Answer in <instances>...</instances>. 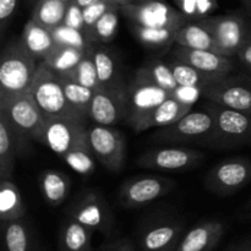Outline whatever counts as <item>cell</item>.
I'll use <instances>...</instances> for the list:
<instances>
[{
    "mask_svg": "<svg viewBox=\"0 0 251 251\" xmlns=\"http://www.w3.org/2000/svg\"><path fill=\"white\" fill-rule=\"evenodd\" d=\"M1 232L5 251H34L33 235L24 218L1 222Z\"/></svg>",
    "mask_w": 251,
    "mask_h": 251,
    "instance_id": "obj_26",
    "label": "cell"
},
{
    "mask_svg": "<svg viewBox=\"0 0 251 251\" xmlns=\"http://www.w3.org/2000/svg\"><path fill=\"white\" fill-rule=\"evenodd\" d=\"M120 12L132 25L149 28L179 29L190 22L178 9L163 0H137L122 5Z\"/></svg>",
    "mask_w": 251,
    "mask_h": 251,
    "instance_id": "obj_7",
    "label": "cell"
},
{
    "mask_svg": "<svg viewBox=\"0 0 251 251\" xmlns=\"http://www.w3.org/2000/svg\"><path fill=\"white\" fill-rule=\"evenodd\" d=\"M71 1H74V2H76V4L77 5H80L81 7H86V6H88V5H91V4H93V2H97V1H100V0H71Z\"/></svg>",
    "mask_w": 251,
    "mask_h": 251,
    "instance_id": "obj_46",
    "label": "cell"
},
{
    "mask_svg": "<svg viewBox=\"0 0 251 251\" xmlns=\"http://www.w3.org/2000/svg\"><path fill=\"white\" fill-rule=\"evenodd\" d=\"M90 53L95 63L100 85L110 86L122 81L119 77L118 58L109 48L100 44H92Z\"/></svg>",
    "mask_w": 251,
    "mask_h": 251,
    "instance_id": "obj_28",
    "label": "cell"
},
{
    "mask_svg": "<svg viewBox=\"0 0 251 251\" xmlns=\"http://www.w3.org/2000/svg\"><path fill=\"white\" fill-rule=\"evenodd\" d=\"M60 76H65V77L71 78V80H74L75 82L80 83V85L82 86H86V87L91 88V90L93 91L102 87L90 50H88L87 54L81 59V61L75 66V68H73L69 73Z\"/></svg>",
    "mask_w": 251,
    "mask_h": 251,
    "instance_id": "obj_36",
    "label": "cell"
},
{
    "mask_svg": "<svg viewBox=\"0 0 251 251\" xmlns=\"http://www.w3.org/2000/svg\"><path fill=\"white\" fill-rule=\"evenodd\" d=\"M203 107L213 117V130L205 146L225 150L251 145V114L229 109L208 100Z\"/></svg>",
    "mask_w": 251,
    "mask_h": 251,
    "instance_id": "obj_3",
    "label": "cell"
},
{
    "mask_svg": "<svg viewBox=\"0 0 251 251\" xmlns=\"http://www.w3.org/2000/svg\"><path fill=\"white\" fill-rule=\"evenodd\" d=\"M38 142L64 157L80 149H91L87 120L80 118H46Z\"/></svg>",
    "mask_w": 251,
    "mask_h": 251,
    "instance_id": "obj_4",
    "label": "cell"
},
{
    "mask_svg": "<svg viewBox=\"0 0 251 251\" xmlns=\"http://www.w3.org/2000/svg\"><path fill=\"white\" fill-rule=\"evenodd\" d=\"M93 230L69 217L63 222L58 238L59 251H92Z\"/></svg>",
    "mask_w": 251,
    "mask_h": 251,
    "instance_id": "obj_22",
    "label": "cell"
},
{
    "mask_svg": "<svg viewBox=\"0 0 251 251\" xmlns=\"http://www.w3.org/2000/svg\"><path fill=\"white\" fill-rule=\"evenodd\" d=\"M212 130L213 117L202 105L200 110H190L171 126L159 129L152 135V140L158 144H200L205 146Z\"/></svg>",
    "mask_w": 251,
    "mask_h": 251,
    "instance_id": "obj_6",
    "label": "cell"
},
{
    "mask_svg": "<svg viewBox=\"0 0 251 251\" xmlns=\"http://www.w3.org/2000/svg\"><path fill=\"white\" fill-rule=\"evenodd\" d=\"M91 149H80L65 154L61 158L81 176H90L95 171V159Z\"/></svg>",
    "mask_w": 251,
    "mask_h": 251,
    "instance_id": "obj_39",
    "label": "cell"
},
{
    "mask_svg": "<svg viewBox=\"0 0 251 251\" xmlns=\"http://www.w3.org/2000/svg\"><path fill=\"white\" fill-rule=\"evenodd\" d=\"M87 51L88 50H82V49L74 48V47L56 44L42 63L46 64L48 68H50L59 75H64L73 68H75L80 63L81 59L87 54Z\"/></svg>",
    "mask_w": 251,
    "mask_h": 251,
    "instance_id": "obj_32",
    "label": "cell"
},
{
    "mask_svg": "<svg viewBox=\"0 0 251 251\" xmlns=\"http://www.w3.org/2000/svg\"><path fill=\"white\" fill-rule=\"evenodd\" d=\"M225 225L220 221H203L184 233L176 251H211L225 234Z\"/></svg>",
    "mask_w": 251,
    "mask_h": 251,
    "instance_id": "obj_20",
    "label": "cell"
},
{
    "mask_svg": "<svg viewBox=\"0 0 251 251\" xmlns=\"http://www.w3.org/2000/svg\"><path fill=\"white\" fill-rule=\"evenodd\" d=\"M68 216L93 232L109 234L114 226V217L109 205L97 190H85L76 196L68 208Z\"/></svg>",
    "mask_w": 251,
    "mask_h": 251,
    "instance_id": "obj_11",
    "label": "cell"
},
{
    "mask_svg": "<svg viewBox=\"0 0 251 251\" xmlns=\"http://www.w3.org/2000/svg\"><path fill=\"white\" fill-rule=\"evenodd\" d=\"M51 32H53L55 44L74 47V48L82 49V50H90V48L92 47V43L86 38L82 31L69 27L64 24L51 29Z\"/></svg>",
    "mask_w": 251,
    "mask_h": 251,
    "instance_id": "obj_38",
    "label": "cell"
},
{
    "mask_svg": "<svg viewBox=\"0 0 251 251\" xmlns=\"http://www.w3.org/2000/svg\"><path fill=\"white\" fill-rule=\"evenodd\" d=\"M171 96V92L159 87L144 69L140 68L127 85V117L125 122L132 129L140 120Z\"/></svg>",
    "mask_w": 251,
    "mask_h": 251,
    "instance_id": "obj_8",
    "label": "cell"
},
{
    "mask_svg": "<svg viewBox=\"0 0 251 251\" xmlns=\"http://www.w3.org/2000/svg\"><path fill=\"white\" fill-rule=\"evenodd\" d=\"M168 63L169 65H171L174 77H176L179 86L195 87L201 91L202 88L207 87V86L220 81L221 78L226 77V76L210 75V74L202 73V71L190 66L189 64H185L183 63V61L176 60V59L173 58H171V60H169Z\"/></svg>",
    "mask_w": 251,
    "mask_h": 251,
    "instance_id": "obj_29",
    "label": "cell"
},
{
    "mask_svg": "<svg viewBox=\"0 0 251 251\" xmlns=\"http://www.w3.org/2000/svg\"><path fill=\"white\" fill-rule=\"evenodd\" d=\"M176 181L166 176H139L127 179L118 191V202L124 208H139L166 196Z\"/></svg>",
    "mask_w": 251,
    "mask_h": 251,
    "instance_id": "obj_13",
    "label": "cell"
},
{
    "mask_svg": "<svg viewBox=\"0 0 251 251\" xmlns=\"http://www.w3.org/2000/svg\"><path fill=\"white\" fill-rule=\"evenodd\" d=\"M63 1H68L69 2V1H71V0H63Z\"/></svg>",
    "mask_w": 251,
    "mask_h": 251,
    "instance_id": "obj_51",
    "label": "cell"
},
{
    "mask_svg": "<svg viewBox=\"0 0 251 251\" xmlns=\"http://www.w3.org/2000/svg\"><path fill=\"white\" fill-rule=\"evenodd\" d=\"M131 31L137 41L150 49H163L176 44L178 29L171 28H149L131 24Z\"/></svg>",
    "mask_w": 251,
    "mask_h": 251,
    "instance_id": "obj_34",
    "label": "cell"
},
{
    "mask_svg": "<svg viewBox=\"0 0 251 251\" xmlns=\"http://www.w3.org/2000/svg\"><path fill=\"white\" fill-rule=\"evenodd\" d=\"M0 113L6 117L14 131L19 156L28 153L29 141L38 142L46 123V117L29 91L0 102Z\"/></svg>",
    "mask_w": 251,
    "mask_h": 251,
    "instance_id": "obj_2",
    "label": "cell"
},
{
    "mask_svg": "<svg viewBox=\"0 0 251 251\" xmlns=\"http://www.w3.org/2000/svg\"><path fill=\"white\" fill-rule=\"evenodd\" d=\"M193 105L174 97L173 95L166 100L157 105L152 112H150L144 119L140 120L132 130L135 132H144L150 129H162V127L171 126L172 124L178 122L179 119L188 114Z\"/></svg>",
    "mask_w": 251,
    "mask_h": 251,
    "instance_id": "obj_19",
    "label": "cell"
},
{
    "mask_svg": "<svg viewBox=\"0 0 251 251\" xmlns=\"http://www.w3.org/2000/svg\"><path fill=\"white\" fill-rule=\"evenodd\" d=\"M38 66L39 61L25 48L21 39L9 42L0 59V102L27 92Z\"/></svg>",
    "mask_w": 251,
    "mask_h": 251,
    "instance_id": "obj_1",
    "label": "cell"
},
{
    "mask_svg": "<svg viewBox=\"0 0 251 251\" xmlns=\"http://www.w3.org/2000/svg\"><path fill=\"white\" fill-rule=\"evenodd\" d=\"M112 1L117 2V4H119L120 6H122V5H125V4H130V2L137 1V0H112Z\"/></svg>",
    "mask_w": 251,
    "mask_h": 251,
    "instance_id": "obj_49",
    "label": "cell"
},
{
    "mask_svg": "<svg viewBox=\"0 0 251 251\" xmlns=\"http://www.w3.org/2000/svg\"><path fill=\"white\" fill-rule=\"evenodd\" d=\"M25 213L26 207L19 188L12 180H0V221L21 220Z\"/></svg>",
    "mask_w": 251,
    "mask_h": 251,
    "instance_id": "obj_27",
    "label": "cell"
},
{
    "mask_svg": "<svg viewBox=\"0 0 251 251\" xmlns=\"http://www.w3.org/2000/svg\"><path fill=\"white\" fill-rule=\"evenodd\" d=\"M237 58L240 64L251 73V39L240 49L239 53L237 54Z\"/></svg>",
    "mask_w": 251,
    "mask_h": 251,
    "instance_id": "obj_44",
    "label": "cell"
},
{
    "mask_svg": "<svg viewBox=\"0 0 251 251\" xmlns=\"http://www.w3.org/2000/svg\"><path fill=\"white\" fill-rule=\"evenodd\" d=\"M17 6V0H0V34L4 36Z\"/></svg>",
    "mask_w": 251,
    "mask_h": 251,
    "instance_id": "obj_42",
    "label": "cell"
},
{
    "mask_svg": "<svg viewBox=\"0 0 251 251\" xmlns=\"http://www.w3.org/2000/svg\"><path fill=\"white\" fill-rule=\"evenodd\" d=\"M205 153L199 150L184 146L157 147L145 152L137 158L136 164L141 168L161 172H179L199 166Z\"/></svg>",
    "mask_w": 251,
    "mask_h": 251,
    "instance_id": "obj_15",
    "label": "cell"
},
{
    "mask_svg": "<svg viewBox=\"0 0 251 251\" xmlns=\"http://www.w3.org/2000/svg\"><path fill=\"white\" fill-rule=\"evenodd\" d=\"M68 4L63 0H37L31 19L47 28L54 29L64 22Z\"/></svg>",
    "mask_w": 251,
    "mask_h": 251,
    "instance_id": "obj_31",
    "label": "cell"
},
{
    "mask_svg": "<svg viewBox=\"0 0 251 251\" xmlns=\"http://www.w3.org/2000/svg\"><path fill=\"white\" fill-rule=\"evenodd\" d=\"M208 102L251 114V80L243 76H226L201 90Z\"/></svg>",
    "mask_w": 251,
    "mask_h": 251,
    "instance_id": "obj_16",
    "label": "cell"
},
{
    "mask_svg": "<svg viewBox=\"0 0 251 251\" xmlns=\"http://www.w3.org/2000/svg\"><path fill=\"white\" fill-rule=\"evenodd\" d=\"M88 142L93 156L110 172H120L126 157L124 135L113 126L88 125Z\"/></svg>",
    "mask_w": 251,
    "mask_h": 251,
    "instance_id": "obj_14",
    "label": "cell"
},
{
    "mask_svg": "<svg viewBox=\"0 0 251 251\" xmlns=\"http://www.w3.org/2000/svg\"><path fill=\"white\" fill-rule=\"evenodd\" d=\"M63 24L83 32V29H85V19H83L82 7L76 4V2L69 1Z\"/></svg>",
    "mask_w": 251,
    "mask_h": 251,
    "instance_id": "obj_41",
    "label": "cell"
},
{
    "mask_svg": "<svg viewBox=\"0 0 251 251\" xmlns=\"http://www.w3.org/2000/svg\"><path fill=\"white\" fill-rule=\"evenodd\" d=\"M244 215L247 216V217H251V198L247 202V205L244 206Z\"/></svg>",
    "mask_w": 251,
    "mask_h": 251,
    "instance_id": "obj_48",
    "label": "cell"
},
{
    "mask_svg": "<svg viewBox=\"0 0 251 251\" xmlns=\"http://www.w3.org/2000/svg\"></svg>",
    "mask_w": 251,
    "mask_h": 251,
    "instance_id": "obj_52",
    "label": "cell"
},
{
    "mask_svg": "<svg viewBox=\"0 0 251 251\" xmlns=\"http://www.w3.org/2000/svg\"><path fill=\"white\" fill-rule=\"evenodd\" d=\"M60 78L61 82H63L65 97L74 112L83 119H90L88 114H90L91 103H92L95 91L86 87V86L80 85V83L75 82L74 80L65 77V76H60Z\"/></svg>",
    "mask_w": 251,
    "mask_h": 251,
    "instance_id": "obj_30",
    "label": "cell"
},
{
    "mask_svg": "<svg viewBox=\"0 0 251 251\" xmlns=\"http://www.w3.org/2000/svg\"><path fill=\"white\" fill-rule=\"evenodd\" d=\"M242 5L244 6V9L247 10L248 14L251 16V0H240Z\"/></svg>",
    "mask_w": 251,
    "mask_h": 251,
    "instance_id": "obj_47",
    "label": "cell"
},
{
    "mask_svg": "<svg viewBox=\"0 0 251 251\" xmlns=\"http://www.w3.org/2000/svg\"><path fill=\"white\" fill-rule=\"evenodd\" d=\"M171 58L189 64L193 68L210 75L228 76L234 69L232 56L223 55L211 50L190 49L178 44H174L172 48Z\"/></svg>",
    "mask_w": 251,
    "mask_h": 251,
    "instance_id": "obj_18",
    "label": "cell"
},
{
    "mask_svg": "<svg viewBox=\"0 0 251 251\" xmlns=\"http://www.w3.org/2000/svg\"><path fill=\"white\" fill-rule=\"evenodd\" d=\"M145 70V73L159 86V87L164 88L168 92L173 95L176 90L179 88V83L176 82V77L173 75L171 65L167 61L162 60V59L153 58L150 59L149 61L141 66Z\"/></svg>",
    "mask_w": 251,
    "mask_h": 251,
    "instance_id": "obj_35",
    "label": "cell"
},
{
    "mask_svg": "<svg viewBox=\"0 0 251 251\" xmlns=\"http://www.w3.org/2000/svg\"><path fill=\"white\" fill-rule=\"evenodd\" d=\"M127 117V85L123 81L95 91L88 118L93 124L114 126Z\"/></svg>",
    "mask_w": 251,
    "mask_h": 251,
    "instance_id": "obj_12",
    "label": "cell"
},
{
    "mask_svg": "<svg viewBox=\"0 0 251 251\" xmlns=\"http://www.w3.org/2000/svg\"><path fill=\"white\" fill-rule=\"evenodd\" d=\"M223 55L237 56L240 49L251 39V28L247 20L238 14L217 15L202 19Z\"/></svg>",
    "mask_w": 251,
    "mask_h": 251,
    "instance_id": "obj_10",
    "label": "cell"
},
{
    "mask_svg": "<svg viewBox=\"0 0 251 251\" xmlns=\"http://www.w3.org/2000/svg\"><path fill=\"white\" fill-rule=\"evenodd\" d=\"M38 185L47 205L58 207L70 194L71 180L63 172L47 169L39 174Z\"/></svg>",
    "mask_w": 251,
    "mask_h": 251,
    "instance_id": "obj_23",
    "label": "cell"
},
{
    "mask_svg": "<svg viewBox=\"0 0 251 251\" xmlns=\"http://www.w3.org/2000/svg\"><path fill=\"white\" fill-rule=\"evenodd\" d=\"M114 6H120V5L112 1V0H100V1L93 2V4L83 7V19H85V29H83V33L86 31H88L108 10L113 9Z\"/></svg>",
    "mask_w": 251,
    "mask_h": 251,
    "instance_id": "obj_40",
    "label": "cell"
},
{
    "mask_svg": "<svg viewBox=\"0 0 251 251\" xmlns=\"http://www.w3.org/2000/svg\"><path fill=\"white\" fill-rule=\"evenodd\" d=\"M176 44L190 49H200V50H211L220 53L212 33L201 20L200 21H190L180 27L176 32Z\"/></svg>",
    "mask_w": 251,
    "mask_h": 251,
    "instance_id": "obj_24",
    "label": "cell"
},
{
    "mask_svg": "<svg viewBox=\"0 0 251 251\" xmlns=\"http://www.w3.org/2000/svg\"><path fill=\"white\" fill-rule=\"evenodd\" d=\"M120 6L108 10L88 31L85 36L92 44H107L114 39L119 26Z\"/></svg>",
    "mask_w": 251,
    "mask_h": 251,
    "instance_id": "obj_33",
    "label": "cell"
},
{
    "mask_svg": "<svg viewBox=\"0 0 251 251\" xmlns=\"http://www.w3.org/2000/svg\"><path fill=\"white\" fill-rule=\"evenodd\" d=\"M228 251H251V239L242 243V244L237 245V247H233L232 249Z\"/></svg>",
    "mask_w": 251,
    "mask_h": 251,
    "instance_id": "obj_45",
    "label": "cell"
},
{
    "mask_svg": "<svg viewBox=\"0 0 251 251\" xmlns=\"http://www.w3.org/2000/svg\"><path fill=\"white\" fill-rule=\"evenodd\" d=\"M28 91L46 118L65 117L83 119L78 117L69 104L59 74L44 63H39L38 70Z\"/></svg>",
    "mask_w": 251,
    "mask_h": 251,
    "instance_id": "obj_5",
    "label": "cell"
},
{
    "mask_svg": "<svg viewBox=\"0 0 251 251\" xmlns=\"http://www.w3.org/2000/svg\"><path fill=\"white\" fill-rule=\"evenodd\" d=\"M100 251H136L134 243L129 239H117L100 249Z\"/></svg>",
    "mask_w": 251,
    "mask_h": 251,
    "instance_id": "obj_43",
    "label": "cell"
},
{
    "mask_svg": "<svg viewBox=\"0 0 251 251\" xmlns=\"http://www.w3.org/2000/svg\"><path fill=\"white\" fill-rule=\"evenodd\" d=\"M17 156L14 131L6 117L0 113V180H12Z\"/></svg>",
    "mask_w": 251,
    "mask_h": 251,
    "instance_id": "obj_25",
    "label": "cell"
},
{
    "mask_svg": "<svg viewBox=\"0 0 251 251\" xmlns=\"http://www.w3.org/2000/svg\"><path fill=\"white\" fill-rule=\"evenodd\" d=\"M29 1H31V2H36L37 0H29Z\"/></svg>",
    "mask_w": 251,
    "mask_h": 251,
    "instance_id": "obj_50",
    "label": "cell"
},
{
    "mask_svg": "<svg viewBox=\"0 0 251 251\" xmlns=\"http://www.w3.org/2000/svg\"><path fill=\"white\" fill-rule=\"evenodd\" d=\"M20 39L24 43L25 48L39 63H42L56 46L51 29L42 26L41 24L32 19H29L25 25Z\"/></svg>",
    "mask_w": 251,
    "mask_h": 251,
    "instance_id": "obj_21",
    "label": "cell"
},
{
    "mask_svg": "<svg viewBox=\"0 0 251 251\" xmlns=\"http://www.w3.org/2000/svg\"><path fill=\"white\" fill-rule=\"evenodd\" d=\"M251 181V161L244 157L223 159L205 176V188L217 196L234 195Z\"/></svg>",
    "mask_w": 251,
    "mask_h": 251,
    "instance_id": "obj_9",
    "label": "cell"
},
{
    "mask_svg": "<svg viewBox=\"0 0 251 251\" xmlns=\"http://www.w3.org/2000/svg\"><path fill=\"white\" fill-rule=\"evenodd\" d=\"M179 11L189 21H200L217 9V0H174Z\"/></svg>",
    "mask_w": 251,
    "mask_h": 251,
    "instance_id": "obj_37",
    "label": "cell"
},
{
    "mask_svg": "<svg viewBox=\"0 0 251 251\" xmlns=\"http://www.w3.org/2000/svg\"><path fill=\"white\" fill-rule=\"evenodd\" d=\"M184 235V223L174 217H156L139 233L141 251H176Z\"/></svg>",
    "mask_w": 251,
    "mask_h": 251,
    "instance_id": "obj_17",
    "label": "cell"
}]
</instances>
